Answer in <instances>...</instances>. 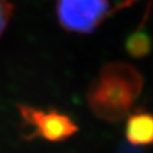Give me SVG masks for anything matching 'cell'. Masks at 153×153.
Listing matches in <instances>:
<instances>
[{"label": "cell", "mask_w": 153, "mask_h": 153, "mask_svg": "<svg viewBox=\"0 0 153 153\" xmlns=\"http://www.w3.org/2000/svg\"><path fill=\"white\" fill-rule=\"evenodd\" d=\"M13 5L10 0H0V36L6 30L12 17Z\"/></svg>", "instance_id": "6"}, {"label": "cell", "mask_w": 153, "mask_h": 153, "mask_svg": "<svg viewBox=\"0 0 153 153\" xmlns=\"http://www.w3.org/2000/svg\"><path fill=\"white\" fill-rule=\"evenodd\" d=\"M110 13L108 0H58L57 17L71 33L91 34Z\"/></svg>", "instance_id": "2"}, {"label": "cell", "mask_w": 153, "mask_h": 153, "mask_svg": "<svg viewBox=\"0 0 153 153\" xmlns=\"http://www.w3.org/2000/svg\"><path fill=\"white\" fill-rule=\"evenodd\" d=\"M19 112L24 122L33 128L34 135L47 141H64L79 130L76 123L68 114L57 110L44 111L31 106L21 105Z\"/></svg>", "instance_id": "3"}, {"label": "cell", "mask_w": 153, "mask_h": 153, "mask_svg": "<svg viewBox=\"0 0 153 153\" xmlns=\"http://www.w3.org/2000/svg\"><path fill=\"white\" fill-rule=\"evenodd\" d=\"M143 79L128 63L114 62L101 68L87 91V104L95 116L116 123L126 118L140 97Z\"/></svg>", "instance_id": "1"}, {"label": "cell", "mask_w": 153, "mask_h": 153, "mask_svg": "<svg viewBox=\"0 0 153 153\" xmlns=\"http://www.w3.org/2000/svg\"><path fill=\"white\" fill-rule=\"evenodd\" d=\"M147 17V12L145 18ZM126 50L133 58H143L148 56L152 51V40L151 36L145 30V19L141 23V25L129 35V37L126 41Z\"/></svg>", "instance_id": "5"}, {"label": "cell", "mask_w": 153, "mask_h": 153, "mask_svg": "<svg viewBox=\"0 0 153 153\" xmlns=\"http://www.w3.org/2000/svg\"><path fill=\"white\" fill-rule=\"evenodd\" d=\"M126 137L134 146L153 145V114L139 111L128 114Z\"/></svg>", "instance_id": "4"}, {"label": "cell", "mask_w": 153, "mask_h": 153, "mask_svg": "<svg viewBox=\"0 0 153 153\" xmlns=\"http://www.w3.org/2000/svg\"><path fill=\"white\" fill-rule=\"evenodd\" d=\"M134 1H137V0H127L126 5H128V4H131V3H134Z\"/></svg>", "instance_id": "7"}]
</instances>
